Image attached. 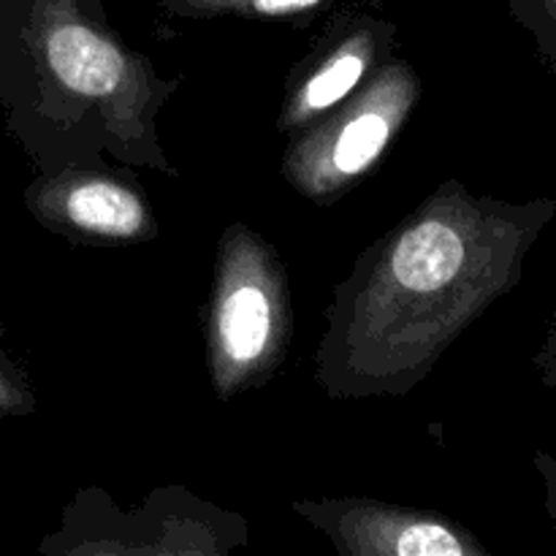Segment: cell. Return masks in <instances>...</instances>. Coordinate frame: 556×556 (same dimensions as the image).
Masks as SVG:
<instances>
[{"mask_svg":"<svg viewBox=\"0 0 556 556\" xmlns=\"http://www.w3.org/2000/svg\"><path fill=\"white\" fill-rule=\"evenodd\" d=\"M556 217L443 182L394 231L369 244L334 288L318 348V383L334 400L402 396L525 277L530 250Z\"/></svg>","mask_w":556,"mask_h":556,"instance_id":"6da1fadb","label":"cell"},{"mask_svg":"<svg viewBox=\"0 0 556 556\" xmlns=\"http://www.w3.org/2000/svg\"><path fill=\"white\" fill-rule=\"evenodd\" d=\"M177 87L109 25L103 0H0V109L38 174L114 163L177 177L157 136Z\"/></svg>","mask_w":556,"mask_h":556,"instance_id":"7a4b0ae2","label":"cell"},{"mask_svg":"<svg viewBox=\"0 0 556 556\" xmlns=\"http://www.w3.org/2000/svg\"><path fill=\"white\" fill-rule=\"evenodd\" d=\"M293 315L286 266L261 233L242 223L217 244L206 318V362L220 400L264 386L286 358Z\"/></svg>","mask_w":556,"mask_h":556,"instance_id":"3957f363","label":"cell"},{"mask_svg":"<svg viewBox=\"0 0 556 556\" xmlns=\"http://www.w3.org/2000/svg\"><path fill=\"white\" fill-rule=\"evenodd\" d=\"M421 98L416 68L386 60L345 101L293 130L282 177L315 204H334L389 152Z\"/></svg>","mask_w":556,"mask_h":556,"instance_id":"277c9868","label":"cell"},{"mask_svg":"<svg viewBox=\"0 0 556 556\" xmlns=\"http://www.w3.org/2000/svg\"><path fill=\"white\" fill-rule=\"evenodd\" d=\"M248 543L242 516L212 508L185 489H157L123 514L98 489L76 494L43 554H228Z\"/></svg>","mask_w":556,"mask_h":556,"instance_id":"5b68a950","label":"cell"},{"mask_svg":"<svg viewBox=\"0 0 556 556\" xmlns=\"http://www.w3.org/2000/svg\"><path fill=\"white\" fill-rule=\"evenodd\" d=\"M33 220L71 242L130 244L157 233L155 212L134 172L117 166H71L38 174L25 190Z\"/></svg>","mask_w":556,"mask_h":556,"instance_id":"8992f818","label":"cell"},{"mask_svg":"<svg viewBox=\"0 0 556 556\" xmlns=\"http://www.w3.org/2000/svg\"><path fill=\"white\" fill-rule=\"evenodd\" d=\"M345 556H486L472 532L434 510L375 500H320L293 505Z\"/></svg>","mask_w":556,"mask_h":556,"instance_id":"52a82bcc","label":"cell"},{"mask_svg":"<svg viewBox=\"0 0 556 556\" xmlns=\"http://www.w3.org/2000/svg\"><path fill=\"white\" fill-rule=\"evenodd\" d=\"M391 47H394V25L389 22L358 16L345 25H337L324 54H318V63L288 92L286 106L277 117V128L293 134L345 101L378 65L389 60Z\"/></svg>","mask_w":556,"mask_h":556,"instance_id":"ba28073f","label":"cell"},{"mask_svg":"<svg viewBox=\"0 0 556 556\" xmlns=\"http://www.w3.org/2000/svg\"><path fill=\"white\" fill-rule=\"evenodd\" d=\"M331 3L334 0H157V5L168 14L188 20H304Z\"/></svg>","mask_w":556,"mask_h":556,"instance_id":"9c48e42d","label":"cell"},{"mask_svg":"<svg viewBox=\"0 0 556 556\" xmlns=\"http://www.w3.org/2000/svg\"><path fill=\"white\" fill-rule=\"evenodd\" d=\"M508 11L530 33L538 58L556 76V0H508Z\"/></svg>","mask_w":556,"mask_h":556,"instance_id":"30bf717a","label":"cell"},{"mask_svg":"<svg viewBox=\"0 0 556 556\" xmlns=\"http://www.w3.org/2000/svg\"><path fill=\"white\" fill-rule=\"evenodd\" d=\"M0 340H3V326H0ZM30 413H36V396H33L20 364L0 345V421L30 416Z\"/></svg>","mask_w":556,"mask_h":556,"instance_id":"8fae6325","label":"cell"},{"mask_svg":"<svg viewBox=\"0 0 556 556\" xmlns=\"http://www.w3.org/2000/svg\"><path fill=\"white\" fill-rule=\"evenodd\" d=\"M535 367L541 372L543 386H546L552 394H556V313L548 324L546 337H543V345L541 351L535 353Z\"/></svg>","mask_w":556,"mask_h":556,"instance_id":"7c38bea8","label":"cell"},{"mask_svg":"<svg viewBox=\"0 0 556 556\" xmlns=\"http://www.w3.org/2000/svg\"><path fill=\"white\" fill-rule=\"evenodd\" d=\"M535 470L543 481V492H546L548 519H552V525L556 527V456L548 454V451H538Z\"/></svg>","mask_w":556,"mask_h":556,"instance_id":"4fadbf2b","label":"cell"}]
</instances>
